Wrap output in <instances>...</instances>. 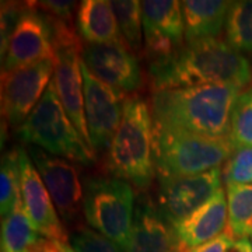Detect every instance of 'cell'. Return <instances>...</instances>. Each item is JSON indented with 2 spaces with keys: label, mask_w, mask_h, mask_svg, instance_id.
Returning <instances> with one entry per match:
<instances>
[{
  "label": "cell",
  "mask_w": 252,
  "mask_h": 252,
  "mask_svg": "<svg viewBox=\"0 0 252 252\" xmlns=\"http://www.w3.org/2000/svg\"><path fill=\"white\" fill-rule=\"evenodd\" d=\"M228 233L233 240L252 235V185H227Z\"/></svg>",
  "instance_id": "21"
},
{
  "label": "cell",
  "mask_w": 252,
  "mask_h": 252,
  "mask_svg": "<svg viewBox=\"0 0 252 252\" xmlns=\"http://www.w3.org/2000/svg\"><path fill=\"white\" fill-rule=\"evenodd\" d=\"M233 1L227 0H185L181 1L185 42L193 44L216 38L225 26L228 10Z\"/></svg>",
  "instance_id": "19"
},
{
  "label": "cell",
  "mask_w": 252,
  "mask_h": 252,
  "mask_svg": "<svg viewBox=\"0 0 252 252\" xmlns=\"http://www.w3.org/2000/svg\"><path fill=\"white\" fill-rule=\"evenodd\" d=\"M174 227L181 243L188 248L209 243L225 233L228 227V205L223 187L205 205Z\"/></svg>",
  "instance_id": "17"
},
{
  "label": "cell",
  "mask_w": 252,
  "mask_h": 252,
  "mask_svg": "<svg viewBox=\"0 0 252 252\" xmlns=\"http://www.w3.org/2000/svg\"><path fill=\"white\" fill-rule=\"evenodd\" d=\"M228 139L235 149L252 147V87L241 91L235 101Z\"/></svg>",
  "instance_id": "25"
},
{
  "label": "cell",
  "mask_w": 252,
  "mask_h": 252,
  "mask_svg": "<svg viewBox=\"0 0 252 252\" xmlns=\"http://www.w3.org/2000/svg\"><path fill=\"white\" fill-rule=\"evenodd\" d=\"M64 252H74V251H73V250H72V247H70V245H69V247H67V248H66V251H64Z\"/></svg>",
  "instance_id": "33"
},
{
  "label": "cell",
  "mask_w": 252,
  "mask_h": 252,
  "mask_svg": "<svg viewBox=\"0 0 252 252\" xmlns=\"http://www.w3.org/2000/svg\"><path fill=\"white\" fill-rule=\"evenodd\" d=\"M228 137L215 139L168 130L154 125V162L157 178L185 177L220 167L234 153Z\"/></svg>",
  "instance_id": "4"
},
{
  "label": "cell",
  "mask_w": 252,
  "mask_h": 252,
  "mask_svg": "<svg viewBox=\"0 0 252 252\" xmlns=\"http://www.w3.org/2000/svg\"><path fill=\"white\" fill-rule=\"evenodd\" d=\"M223 171L217 167L210 171L158 178V207L172 224H178L196 209L205 205L221 188Z\"/></svg>",
  "instance_id": "12"
},
{
  "label": "cell",
  "mask_w": 252,
  "mask_h": 252,
  "mask_svg": "<svg viewBox=\"0 0 252 252\" xmlns=\"http://www.w3.org/2000/svg\"><path fill=\"white\" fill-rule=\"evenodd\" d=\"M81 44L79 45L58 46L55 49V72L52 83L59 101L74 127L79 130L84 142L93 150L87 119L84 112V90L81 74ZM94 152V150H93Z\"/></svg>",
  "instance_id": "14"
},
{
  "label": "cell",
  "mask_w": 252,
  "mask_h": 252,
  "mask_svg": "<svg viewBox=\"0 0 252 252\" xmlns=\"http://www.w3.org/2000/svg\"><path fill=\"white\" fill-rule=\"evenodd\" d=\"M233 237L228 231H225L221 235H219L217 238L209 241V243L202 244L198 247L189 248L188 252H227L230 245L233 244Z\"/></svg>",
  "instance_id": "30"
},
{
  "label": "cell",
  "mask_w": 252,
  "mask_h": 252,
  "mask_svg": "<svg viewBox=\"0 0 252 252\" xmlns=\"http://www.w3.org/2000/svg\"><path fill=\"white\" fill-rule=\"evenodd\" d=\"M34 4L28 3L10 38L1 58V73L13 72L44 61H56L54 20Z\"/></svg>",
  "instance_id": "7"
},
{
  "label": "cell",
  "mask_w": 252,
  "mask_h": 252,
  "mask_svg": "<svg viewBox=\"0 0 252 252\" xmlns=\"http://www.w3.org/2000/svg\"><path fill=\"white\" fill-rule=\"evenodd\" d=\"M188 250L160 207L146 196L137 199L132 231L124 252H188Z\"/></svg>",
  "instance_id": "16"
},
{
  "label": "cell",
  "mask_w": 252,
  "mask_h": 252,
  "mask_svg": "<svg viewBox=\"0 0 252 252\" xmlns=\"http://www.w3.org/2000/svg\"><path fill=\"white\" fill-rule=\"evenodd\" d=\"M108 165L112 177L139 189L152 185L154 162V121L144 99L127 97L124 115L108 147Z\"/></svg>",
  "instance_id": "3"
},
{
  "label": "cell",
  "mask_w": 252,
  "mask_h": 252,
  "mask_svg": "<svg viewBox=\"0 0 252 252\" xmlns=\"http://www.w3.org/2000/svg\"><path fill=\"white\" fill-rule=\"evenodd\" d=\"M41 235L28 217L23 199L9 217L1 220V250L10 252H24Z\"/></svg>",
  "instance_id": "20"
},
{
  "label": "cell",
  "mask_w": 252,
  "mask_h": 252,
  "mask_svg": "<svg viewBox=\"0 0 252 252\" xmlns=\"http://www.w3.org/2000/svg\"><path fill=\"white\" fill-rule=\"evenodd\" d=\"M17 136L21 142L36 146L56 157L86 165L95 160L94 152L67 117L54 83L49 84L38 105L18 127Z\"/></svg>",
  "instance_id": "5"
},
{
  "label": "cell",
  "mask_w": 252,
  "mask_h": 252,
  "mask_svg": "<svg viewBox=\"0 0 252 252\" xmlns=\"http://www.w3.org/2000/svg\"><path fill=\"white\" fill-rule=\"evenodd\" d=\"M251 238H252V235H251ZM251 243H252V241H251Z\"/></svg>",
  "instance_id": "35"
},
{
  "label": "cell",
  "mask_w": 252,
  "mask_h": 252,
  "mask_svg": "<svg viewBox=\"0 0 252 252\" xmlns=\"http://www.w3.org/2000/svg\"><path fill=\"white\" fill-rule=\"evenodd\" d=\"M54 72V61H44L1 73V115L10 125L18 129L24 124L52 83Z\"/></svg>",
  "instance_id": "8"
},
{
  "label": "cell",
  "mask_w": 252,
  "mask_h": 252,
  "mask_svg": "<svg viewBox=\"0 0 252 252\" xmlns=\"http://www.w3.org/2000/svg\"><path fill=\"white\" fill-rule=\"evenodd\" d=\"M142 13L147 63L168 61L187 45L181 1L144 0Z\"/></svg>",
  "instance_id": "9"
},
{
  "label": "cell",
  "mask_w": 252,
  "mask_h": 252,
  "mask_svg": "<svg viewBox=\"0 0 252 252\" xmlns=\"http://www.w3.org/2000/svg\"><path fill=\"white\" fill-rule=\"evenodd\" d=\"M241 90L225 86H196L156 91L154 125L215 139L228 137L231 114Z\"/></svg>",
  "instance_id": "2"
},
{
  "label": "cell",
  "mask_w": 252,
  "mask_h": 252,
  "mask_svg": "<svg viewBox=\"0 0 252 252\" xmlns=\"http://www.w3.org/2000/svg\"><path fill=\"white\" fill-rule=\"evenodd\" d=\"M67 247L69 245H63V244L51 240V238L39 237L24 252H64Z\"/></svg>",
  "instance_id": "31"
},
{
  "label": "cell",
  "mask_w": 252,
  "mask_h": 252,
  "mask_svg": "<svg viewBox=\"0 0 252 252\" xmlns=\"http://www.w3.org/2000/svg\"><path fill=\"white\" fill-rule=\"evenodd\" d=\"M154 93L196 86L243 90L252 83V66L225 41L210 38L187 44L168 61L149 63Z\"/></svg>",
  "instance_id": "1"
},
{
  "label": "cell",
  "mask_w": 252,
  "mask_h": 252,
  "mask_svg": "<svg viewBox=\"0 0 252 252\" xmlns=\"http://www.w3.org/2000/svg\"><path fill=\"white\" fill-rule=\"evenodd\" d=\"M225 42L238 52H252V0L233 1L225 20Z\"/></svg>",
  "instance_id": "22"
},
{
  "label": "cell",
  "mask_w": 252,
  "mask_h": 252,
  "mask_svg": "<svg viewBox=\"0 0 252 252\" xmlns=\"http://www.w3.org/2000/svg\"><path fill=\"white\" fill-rule=\"evenodd\" d=\"M81 62L97 79L125 94L142 86L140 66L127 45L87 44L81 51Z\"/></svg>",
  "instance_id": "15"
},
{
  "label": "cell",
  "mask_w": 252,
  "mask_h": 252,
  "mask_svg": "<svg viewBox=\"0 0 252 252\" xmlns=\"http://www.w3.org/2000/svg\"><path fill=\"white\" fill-rule=\"evenodd\" d=\"M84 112L94 153L108 149L124 115L125 93L97 79L81 62Z\"/></svg>",
  "instance_id": "10"
},
{
  "label": "cell",
  "mask_w": 252,
  "mask_h": 252,
  "mask_svg": "<svg viewBox=\"0 0 252 252\" xmlns=\"http://www.w3.org/2000/svg\"><path fill=\"white\" fill-rule=\"evenodd\" d=\"M225 185H252V147L235 149L223 168Z\"/></svg>",
  "instance_id": "26"
},
{
  "label": "cell",
  "mask_w": 252,
  "mask_h": 252,
  "mask_svg": "<svg viewBox=\"0 0 252 252\" xmlns=\"http://www.w3.org/2000/svg\"><path fill=\"white\" fill-rule=\"evenodd\" d=\"M117 21L126 44L135 52H139L143 42V13L142 1L117 0L111 1Z\"/></svg>",
  "instance_id": "24"
},
{
  "label": "cell",
  "mask_w": 252,
  "mask_h": 252,
  "mask_svg": "<svg viewBox=\"0 0 252 252\" xmlns=\"http://www.w3.org/2000/svg\"><path fill=\"white\" fill-rule=\"evenodd\" d=\"M35 6L52 17L66 21V23H72L73 11L76 9V1H72V0H46V1H36Z\"/></svg>",
  "instance_id": "29"
},
{
  "label": "cell",
  "mask_w": 252,
  "mask_h": 252,
  "mask_svg": "<svg viewBox=\"0 0 252 252\" xmlns=\"http://www.w3.org/2000/svg\"><path fill=\"white\" fill-rule=\"evenodd\" d=\"M77 31L91 45H127L121 32L115 11L107 0H84L77 11Z\"/></svg>",
  "instance_id": "18"
},
{
  "label": "cell",
  "mask_w": 252,
  "mask_h": 252,
  "mask_svg": "<svg viewBox=\"0 0 252 252\" xmlns=\"http://www.w3.org/2000/svg\"><path fill=\"white\" fill-rule=\"evenodd\" d=\"M28 3L21 4L16 1H3L1 3V30H0V42H1V58L4 56L6 48L14 30L17 27L18 21L23 16L24 10L27 9Z\"/></svg>",
  "instance_id": "28"
},
{
  "label": "cell",
  "mask_w": 252,
  "mask_h": 252,
  "mask_svg": "<svg viewBox=\"0 0 252 252\" xmlns=\"http://www.w3.org/2000/svg\"><path fill=\"white\" fill-rule=\"evenodd\" d=\"M227 252H252V243L248 238L234 240Z\"/></svg>",
  "instance_id": "32"
},
{
  "label": "cell",
  "mask_w": 252,
  "mask_h": 252,
  "mask_svg": "<svg viewBox=\"0 0 252 252\" xmlns=\"http://www.w3.org/2000/svg\"><path fill=\"white\" fill-rule=\"evenodd\" d=\"M21 200L20 187V165H18L17 147L1 157L0 168V215L9 217L18 202Z\"/></svg>",
  "instance_id": "23"
},
{
  "label": "cell",
  "mask_w": 252,
  "mask_h": 252,
  "mask_svg": "<svg viewBox=\"0 0 252 252\" xmlns=\"http://www.w3.org/2000/svg\"><path fill=\"white\" fill-rule=\"evenodd\" d=\"M27 152L54 200L59 216L66 223L76 221L80 216L84 199L77 167L69 160L49 154L36 146H28Z\"/></svg>",
  "instance_id": "11"
},
{
  "label": "cell",
  "mask_w": 252,
  "mask_h": 252,
  "mask_svg": "<svg viewBox=\"0 0 252 252\" xmlns=\"http://www.w3.org/2000/svg\"><path fill=\"white\" fill-rule=\"evenodd\" d=\"M20 165V187L21 199L28 217L34 223L38 233L55 240L63 245H69V235L64 231L59 213L39 172L26 149L17 147Z\"/></svg>",
  "instance_id": "13"
},
{
  "label": "cell",
  "mask_w": 252,
  "mask_h": 252,
  "mask_svg": "<svg viewBox=\"0 0 252 252\" xmlns=\"http://www.w3.org/2000/svg\"><path fill=\"white\" fill-rule=\"evenodd\" d=\"M69 245L74 252H124L105 235L87 227H79L69 235Z\"/></svg>",
  "instance_id": "27"
},
{
  "label": "cell",
  "mask_w": 252,
  "mask_h": 252,
  "mask_svg": "<svg viewBox=\"0 0 252 252\" xmlns=\"http://www.w3.org/2000/svg\"><path fill=\"white\" fill-rule=\"evenodd\" d=\"M133 187L115 177L91 178L84 187L83 212L87 223L99 234L125 250L135 219Z\"/></svg>",
  "instance_id": "6"
},
{
  "label": "cell",
  "mask_w": 252,
  "mask_h": 252,
  "mask_svg": "<svg viewBox=\"0 0 252 252\" xmlns=\"http://www.w3.org/2000/svg\"><path fill=\"white\" fill-rule=\"evenodd\" d=\"M1 252H10V251H7V250H1Z\"/></svg>",
  "instance_id": "34"
}]
</instances>
